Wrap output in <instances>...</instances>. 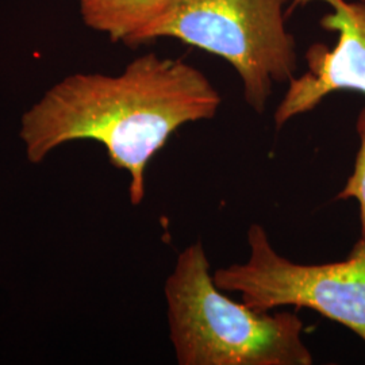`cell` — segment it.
Listing matches in <instances>:
<instances>
[{"label":"cell","instance_id":"obj_1","mask_svg":"<svg viewBox=\"0 0 365 365\" xmlns=\"http://www.w3.org/2000/svg\"><path fill=\"white\" fill-rule=\"evenodd\" d=\"M209 78L182 60L148 53L119 75L75 73L43 93L21 119L27 160L42 163L61 145L92 140L130 176L129 197H145V170L182 125L209 120L221 107Z\"/></svg>","mask_w":365,"mask_h":365},{"label":"cell","instance_id":"obj_2","mask_svg":"<svg viewBox=\"0 0 365 365\" xmlns=\"http://www.w3.org/2000/svg\"><path fill=\"white\" fill-rule=\"evenodd\" d=\"M170 339L180 365H312L297 314L249 307L222 294L196 241L178 256L165 286Z\"/></svg>","mask_w":365,"mask_h":365},{"label":"cell","instance_id":"obj_3","mask_svg":"<svg viewBox=\"0 0 365 365\" xmlns=\"http://www.w3.org/2000/svg\"><path fill=\"white\" fill-rule=\"evenodd\" d=\"M289 1L182 0L128 46L170 37L222 57L241 78L245 102L262 114L274 84L288 83L298 69L297 41L286 26Z\"/></svg>","mask_w":365,"mask_h":365},{"label":"cell","instance_id":"obj_4","mask_svg":"<svg viewBox=\"0 0 365 365\" xmlns=\"http://www.w3.org/2000/svg\"><path fill=\"white\" fill-rule=\"evenodd\" d=\"M248 247L247 260L212 274L217 287L240 294L256 310L312 309L365 342V237L360 235L345 260L327 264H299L283 257L259 223L249 227Z\"/></svg>","mask_w":365,"mask_h":365},{"label":"cell","instance_id":"obj_5","mask_svg":"<svg viewBox=\"0 0 365 365\" xmlns=\"http://www.w3.org/2000/svg\"><path fill=\"white\" fill-rule=\"evenodd\" d=\"M322 1L331 13L321 19V26L339 33L333 49L313 43L306 52L307 71L288 81L286 95L274 111L276 129L294 118L313 111L333 92L356 91L365 95V1L346 0H291L287 15L294 9Z\"/></svg>","mask_w":365,"mask_h":365},{"label":"cell","instance_id":"obj_6","mask_svg":"<svg viewBox=\"0 0 365 365\" xmlns=\"http://www.w3.org/2000/svg\"><path fill=\"white\" fill-rule=\"evenodd\" d=\"M182 0H80L86 26L107 34L113 42L130 43L145 27L178 7Z\"/></svg>","mask_w":365,"mask_h":365},{"label":"cell","instance_id":"obj_7","mask_svg":"<svg viewBox=\"0 0 365 365\" xmlns=\"http://www.w3.org/2000/svg\"><path fill=\"white\" fill-rule=\"evenodd\" d=\"M359 135V150L354 160L352 175L348 178L339 199H354L359 203L360 212V235L365 237V107L359 113L356 120Z\"/></svg>","mask_w":365,"mask_h":365},{"label":"cell","instance_id":"obj_8","mask_svg":"<svg viewBox=\"0 0 365 365\" xmlns=\"http://www.w3.org/2000/svg\"><path fill=\"white\" fill-rule=\"evenodd\" d=\"M361 1H365V0H361Z\"/></svg>","mask_w":365,"mask_h":365},{"label":"cell","instance_id":"obj_9","mask_svg":"<svg viewBox=\"0 0 365 365\" xmlns=\"http://www.w3.org/2000/svg\"><path fill=\"white\" fill-rule=\"evenodd\" d=\"M78 1H80V0H78Z\"/></svg>","mask_w":365,"mask_h":365}]
</instances>
